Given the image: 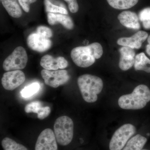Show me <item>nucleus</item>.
<instances>
[{"mask_svg":"<svg viewBox=\"0 0 150 150\" xmlns=\"http://www.w3.org/2000/svg\"><path fill=\"white\" fill-rule=\"evenodd\" d=\"M41 75L46 85L54 88L67 83L70 78L65 70L51 71L43 69L41 71Z\"/></svg>","mask_w":150,"mask_h":150,"instance_id":"nucleus-7","label":"nucleus"},{"mask_svg":"<svg viewBox=\"0 0 150 150\" xmlns=\"http://www.w3.org/2000/svg\"><path fill=\"white\" fill-rule=\"evenodd\" d=\"M119 51L121 54L119 68L123 71H127L134 65L136 57L135 51L133 48L127 46H123Z\"/></svg>","mask_w":150,"mask_h":150,"instance_id":"nucleus-13","label":"nucleus"},{"mask_svg":"<svg viewBox=\"0 0 150 150\" xmlns=\"http://www.w3.org/2000/svg\"><path fill=\"white\" fill-rule=\"evenodd\" d=\"M143 26L146 29H150V20L143 22Z\"/></svg>","mask_w":150,"mask_h":150,"instance_id":"nucleus-29","label":"nucleus"},{"mask_svg":"<svg viewBox=\"0 0 150 150\" xmlns=\"http://www.w3.org/2000/svg\"><path fill=\"white\" fill-rule=\"evenodd\" d=\"M135 126L127 123L118 128L112 135L110 143V150H121L126 146L129 139L136 133Z\"/></svg>","mask_w":150,"mask_h":150,"instance_id":"nucleus-4","label":"nucleus"},{"mask_svg":"<svg viewBox=\"0 0 150 150\" xmlns=\"http://www.w3.org/2000/svg\"><path fill=\"white\" fill-rule=\"evenodd\" d=\"M91 49L94 58L96 59H99L102 56L103 50L102 46L99 43H93L89 45Z\"/></svg>","mask_w":150,"mask_h":150,"instance_id":"nucleus-24","label":"nucleus"},{"mask_svg":"<svg viewBox=\"0 0 150 150\" xmlns=\"http://www.w3.org/2000/svg\"><path fill=\"white\" fill-rule=\"evenodd\" d=\"M67 3L69 9L72 13H76L79 11V7L77 0H64Z\"/></svg>","mask_w":150,"mask_h":150,"instance_id":"nucleus-27","label":"nucleus"},{"mask_svg":"<svg viewBox=\"0 0 150 150\" xmlns=\"http://www.w3.org/2000/svg\"><path fill=\"white\" fill-rule=\"evenodd\" d=\"M28 60L26 51L23 47L18 46L5 59L3 62V69L6 71L23 69L26 67Z\"/></svg>","mask_w":150,"mask_h":150,"instance_id":"nucleus-5","label":"nucleus"},{"mask_svg":"<svg viewBox=\"0 0 150 150\" xmlns=\"http://www.w3.org/2000/svg\"><path fill=\"white\" fill-rule=\"evenodd\" d=\"M71 56L75 64L81 68L90 67L96 61L89 45L74 48L71 51Z\"/></svg>","mask_w":150,"mask_h":150,"instance_id":"nucleus-6","label":"nucleus"},{"mask_svg":"<svg viewBox=\"0 0 150 150\" xmlns=\"http://www.w3.org/2000/svg\"><path fill=\"white\" fill-rule=\"evenodd\" d=\"M1 145L4 150H28L24 145L9 137H5L2 140Z\"/></svg>","mask_w":150,"mask_h":150,"instance_id":"nucleus-21","label":"nucleus"},{"mask_svg":"<svg viewBox=\"0 0 150 150\" xmlns=\"http://www.w3.org/2000/svg\"><path fill=\"white\" fill-rule=\"evenodd\" d=\"M25 111L26 113H37L38 118L43 120L50 115L51 109L49 106H43L41 101H35L26 105L25 107Z\"/></svg>","mask_w":150,"mask_h":150,"instance_id":"nucleus-14","label":"nucleus"},{"mask_svg":"<svg viewBox=\"0 0 150 150\" xmlns=\"http://www.w3.org/2000/svg\"><path fill=\"white\" fill-rule=\"evenodd\" d=\"M118 18L121 24L125 27L134 29L140 28L139 17L135 13L124 11L118 16Z\"/></svg>","mask_w":150,"mask_h":150,"instance_id":"nucleus-15","label":"nucleus"},{"mask_svg":"<svg viewBox=\"0 0 150 150\" xmlns=\"http://www.w3.org/2000/svg\"><path fill=\"white\" fill-rule=\"evenodd\" d=\"M35 150H58V144L53 130L46 129L40 133L35 142Z\"/></svg>","mask_w":150,"mask_h":150,"instance_id":"nucleus-8","label":"nucleus"},{"mask_svg":"<svg viewBox=\"0 0 150 150\" xmlns=\"http://www.w3.org/2000/svg\"><path fill=\"white\" fill-rule=\"evenodd\" d=\"M20 5L22 8L23 9L28 12L30 11V5L36 1L37 0H18Z\"/></svg>","mask_w":150,"mask_h":150,"instance_id":"nucleus-28","label":"nucleus"},{"mask_svg":"<svg viewBox=\"0 0 150 150\" xmlns=\"http://www.w3.org/2000/svg\"><path fill=\"white\" fill-rule=\"evenodd\" d=\"M40 88V86L38 83H33L23 89L21 95L24 98H28L38 92Z\"/></svg>","mask_w":150,"mask_h":150,"instance_id":"nucleus-22","label":"nucleus"},{"mask_svg":"<svg viewBox=\"0 0 150 150\" xmlns=\"http://www.w3.org/2000/svg\"><path fill=\"white\" fill-rule=\"evenodd\" d=\"M28 46L30 49L39 52H43L50 49L52 42L49 38L43 37L37 33H33L27 38Z\"/></svg>","mask_w":150,"mask_h":150,"instance_id":"nucleus-10","label":"nucleus"},{"mask_svg":"<svg viewBox=\"0 0 150 150\" xmlns=\"http://www.w3.org/2000/svg\"><path fill=\"white\" fill-rule=\"evenodd\" d=\"M47 18L48 23L51 25L61 23L67 29L71 30L74 28L72 19L67 15L49 13L47 14Z\"/></svg>","mask_w":150,"mask_h":150,"instance_id":"nucleus-16","label":"nucleus"},{"mask_svg":"<svg viewBox=\"0 0 150 150\" xmlns=\"http://www.w3.org/2000/svg\"><path fill=\"white\" fill-rule=\"evenodd\" d=\"M135 70L150 73V60L144 53H141L135 57L134 65Z\"/></svg>","mask_w":150,"mask_h":150,"instance_id":"nucleus-19","label":"nucleus"},{"mask_svg":"<svg viewBox=\"0 0 150 150\" xmlns=\"http://www.w3.org/2000/svg\"><path fill=\"white\" fill-rule=\"evenodd\" d=\"M25 76L20 70L11 71L4 73L1 79L3 87L6 90L13 91L24 82Z\"/></svg>","mask_w":150,"mask_h":150,"instance_id":"nucleus-9","label":"nucleus"},{"mask_svg":"<svg viewBox=\"0 0 150 150\" xmlns=\"http://www.w3.org/2000/svg\"><path fill=\"white\" fill-rule=\"evenodd\" d=\"M77 83L84 100L89 103L96 102L98 95L103 88L102 80L97 76L85 74L79 77Z\"/></svg>","mask_w":150,"mask_h":150,"instance_id":"nucleus-2","label":"nucleus"},{"mask_svg":"<svg viewBox=\"0 0 150 150\" xmlns=\"http://www.w3.org/2000/svg\"><path fill=\"white\" fill-rule=\"evenodd\" d=\"M36 33L39 35L48 38L52 37L53 35V33L50 28L42 25L37 28Z\"/></svg>","mask_w":150,"mask_h":150,"instance_id":"nucleus-25","label":"nucleus"},{"mask_svg":"<svg viewBox=\"0 0 150 150\" xmlns=\"http://www.w3.org/2000/svg\"><path fill=\"white\" fill-rule=\"evenodd\" d=\"M147 40L149 44H150V35L149 36V37H148Z\"/></svg>","mask_w":150,"mask_h":150,"instance_id":"nucleus-31","label":"nucleus"},{"mask_svg":"<svg viewBox=\"0 0 150 150\" xmlns=\"http://www.w3.org/2000/svg\"><path fill=\"white\" fill-rule=\"evenodd\" d=\"M54 133L58 144L66 146L74 138V123L71 118L62 116L57 118L54 124Z\"/></svg>","mask_w":150,"mask_h":150,"instance_id":"nucleus-3","label":"nucleus"},{"mask_svg":"<svg viewBox=\"0 0 150 150\" xmlns=\"http://www.w3.org/2000/svg\"><path fill=\"white\" fill-rule=\"evenodd\" d=\"M141 150H149L146 149H142Z\"/></svg>","mask_w":150,"mask_h":150,"instance_id":"nucleus-32","label":"nucleus"},{"mask_svg":"<svg viewBox=\"0 0 150 150\" xmlns=\"http://www.w3.org/2000/svg\"><path fill=\"white\" fill-rule=\"evenodd\" d=\"M46 11L48 13H60L68 15L67 10L64 8L53 4L49 0H44Z\"/></svg>","mask_w":150,"mask_h":150,"instance_id":"nucleus-23","label":"nucleus"},{"mask_svg":"<svg viewBox=\"0 0 150 150\" xmlns=\"http://www.w3.org/2000/svg\"><path fill=\"white\" fill-rule=\"evenodd\" d=\"M150 101V90L147 86L141 84L136 87L132 93L119 98L118 104L126 110H139L144 108Z\"/></svg>","mask_w":150,"mask_h":150,"instance_id":"nucleus-1","label":"nucleus"},{"mask_svg":"<svg viewBox=\"0 0 150 150\" xmlns=\"http://www.w3.org/2000/svg\"><path fill=\"white\" fill-rule=\"evenodd\" d=\"M147 141L146 138L137 134L128 141L122 150H141Z\"/></svg>","mask_w":150,"mask_h":150,"instance_id":"nucleus-18","label":"nucleus"},{"mask_svg":"<svg viewBox=\"0 0 150 150\" xmlns=\"http://www.w3.org/2000/svg\"><path fill=\"white\" fill-rule=\"evenodd\" d=\"M139 18L142 22L150 20V8L142 10L139 14Z\"/></svg>","mask_w":150,"mask_h":150,"instance_id":"nucleus-26","label":"nucleus"},{"mask_svg":"<svg viewBox=\"0 0 150 150\" xmlns=\"http://www.w3.org/2000/svg\"><path fill=\"white\" fill-rule=\"evenodd\" d=\"M6 11L10 16L15 18H19L22 15L21 8L17 0H1Z\"/></svg>","mask_w":150,"mask_h":150,"instance_id":"nucleus-17","label":"nucleus"},{"mask_svg":"<svg viewBox=\"0 0 150 150\" xmlns=\"http://www.w3.org/2000/svg\"><path fill=\"white\" fill-rule=\"evenodd\" d=\"M108 3L116 9H127L136 5L139 0H107Z\"/></svg>","mask_w":150,"mask_h":150,"instance_id":"nucleus-20","label":"nucleus"},{"mask_svg":"<svg viewBox=\"0 0 150 150\" xmlns=\"http://www.w3.org/2000/svg\"><path fill=\"white\" fill-rule=\"evenodd\" d=\"M146 52L148 55L150 56V45L148 44L146 46Z\"/></svg>","mask_w":150,"mask_h":150,"instance_id":"nucleus-30","label":"nucleus"},{"mask_svg":"<svg viewBox=\"0 0 150 150\" xmlns=\"http://www.w3.org/2000/svg\"><path fill=\"white\" fill-rule=\"evenodd\" d=\"M148 37L147 33L145 31H138L130 37H123L118 39L117 43L123 46H127L132 48L139 49Z\"/></svg>","mask_w":150,"mask_h":150,"instance_id":"nucleus-12","label":"nucleus"},{"mask_svg":"<svg viewBox=\"0 0 150 150\" xmlns=\"http://www.w3.org/2000/svg\"><path fill=\"white\" fill-rule=\"evenodd\" d=\"M40 65L44 69L56 71L59 69H64L67 68L68 62L62 56L54 58L51 55H46L41 58Z\"/></svg>","mask_w":150,"mask_h":150,"instance_id":"nucleus-11","label":"nucleus"}]
</instances>
